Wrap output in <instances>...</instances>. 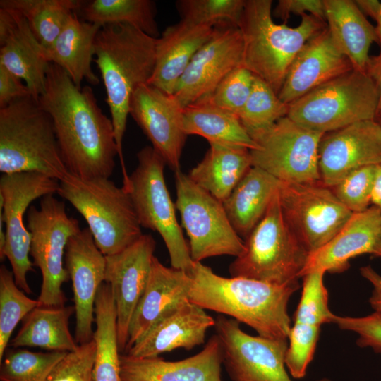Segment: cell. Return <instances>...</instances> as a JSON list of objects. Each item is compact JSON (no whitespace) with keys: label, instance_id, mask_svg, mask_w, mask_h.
<instances>
[{"label":"cell","instance_id":"cell-42","mask_svg":"<svg viewBox=\"0 0 381 381\" xmlns=\"http://www.w3.org/2000/svg\"><path fill=\"white\" fill-rule=\"evenodd\" d=\"M377 165H368L347 174L332 190L352 213L362 212L372 204Z\"/></svg>","mask_w":381,"mask_h":381},{"label":"cell","instance_id":"cell-14","mask_svg":"<svg viewBox=\"0 0 381 381\" xmlns=\"http://www.w3.org/2000/svg\"><path fill=\"white\" fill-rule=\"evenodd\" d=\"M279 198L285 219L309 254L329 241L353 214L321 181H281Z\"/></svg>","mask_w":381,"mask_h":381},{"label":"cell","instance_id":"cell-50","mask_svg":"<svg viewBox=\"0 0 381 381\" xmlns=\"http://www.w3.org/2000/svg\"><path fill=\"white\" fill-rule=\"evenodd\" d=\"M365 73L371 78L377 92V116L381 114V49L378 54L370 56Z\"/></svg>","mask_w":381,"mask_h":381},{"label":"cell","instance_id":"cell-29","mask_svg":"<svg viewBox=\"0 0 381 381\" xmlns=\"http://www.w3.org/2000/svg\"><path fill=\"white\" fill-rule=\"evenodd\" d=\"M101 28L80 19L78 13H73L52 45L43 49L46 60L61 68L78 87H82L83 80L92 85L99 83L91 65L95 39Z\"/></svg>","mask_w":381,"mask_h":381},{"label":"cell","instance_id":"cell-41","mask_svg":"<svg viewBox=\"0 0 381 381\" xmlns=\"http://www.w3.org/2000/svg\"><path fill=\"white\" fill-rule=\"evenodd\" d=\"M324 270H317L303 277L300 301L294 314V322L320 326L332 322L335 315L328 306V292L323 278Z\"/></svg>","mask_w":381,"mask_h":381},{"label":"cell","instance_id":"cell-7","mask_svg":"<svg viewBox=\"0 0 381 381\" xmlns=\"http://www.w3.org/2000/svg\"><path fill=\"white\" fill-rule=\"evenodd\" d=\"M308 255L284 217L278 190L244 241L243 251L230 264L229 272L231 277L289 284L298 282Z\"/></svg>","mask_w":381,"mask_h":381},{"label":"cell","instance_id":"cell-30","mask_svg":"<svg viewBox=\"0 0 381 381\" xmlns=\"http://www.w3.org/2000/svg\"><path fill=\"white\" fill-rule=\"evenodd\" d=\"M280 183L265 171L252 166L223 202L228 217L240 237L246 239L260 221Z\"/></svg>","mask_w":381,"mask_h":381},{"label":"cell","instance_id":"cell-17","mask_svg":"<svg viewBox=\"0 0 381 381\" xmlns=\"http://www.w3.org/2000/svg\"><path fill=\"white\" fill-rule=\"evenodd\" d=\"M129 115L152 143V147L174 172L188 135L184 129L183 107L173 95L148 84L139 85L130 103Z\"/></svg>","mask_w":381,"mask_h":381},{"label":"cell","instance_id":"cell-5","mask_svg":"<svg viewBox=\"0 0 381 381\" xmlns=\"http://www.w3.org/2000/svg\"><path fill=\"white\" fill-rule=\"evenodd\" d=\"M0 171L38 172L59 181L69 173L52 119L32 97L0 109Z\"/></svg>","mask_w":381,"mask_h":381},{"label":"cell","instance_id":"cell-20","mask_svg":"<svg viewBox=\"0 0 381 381\" xmlns=\"http://www.w3.org/2000/svg\"><path fill=\"white\" fill-rule=\"evenodd\" d=\"M64 258L73 291L75 339L78 344H83L94 337L95 301L101 285L105 282L106 256L86 228L68 240Z\"/></svg>","mask_w":381,"mask_h":381},{"label":"cell","instance_id":"cell-51","mask_svg":"<svg viewBox=\"0 0 381 381\" xmlns=\"http://www.w3.org/2000/svg\"><path fill=\"white\" fill-rule=\"evenodd\" d=\"M355 1L365 16H370L374 20H375L380 6V1L377 0H356Z\"/></svg>","mask_w":381,"mask_h":381},{"label":"cell","instance_id":"cell-4","mask_svg":"<svg viewBox=\"0 0 381 381\" xmlns=\"http://www.w3.org/2000/svg\"><path fill=\"white\" fill-rule=\"evenodd\" d=\"M271 0H246L238 25L243 41V66L278 95L293 60L305 44L327 28L309 13L292 28L274 23Z\"/></svg>","mask_w":381,"mask_h":381},{"label":"cell","instance_id":"cell-37","mask_svg":"<svg viewBox=\"0 0 381 381\" xmlns=\"http://www.w3.org/2000/svg\"><path fill=\"white\" fill-rule=\"evenodd\" d=\"M288 113L289 104L267 83L254 75L250 95L238 116L250 137L267 129Z\"/></svg>","mask_w":381,"mask_h":381},{"label":"cell","instance_id":"cell-2","mask_svg":"<svg viewBox=\"0 0 381 381\" xmlns=\"http://www.w3.org/2000/svg\"><path fill=\"white\" fill-rule=\"evenodd\" d=\"M188 300L203 309L233 318L254 329L259 336L288 340L291 296L298 282L274 284L243 277H223L201 262L189 273Z\"/></svg>","mask_w":381,"mask_h":381},{"label":"cell","instance_id":"cell-8","mask_svg":"<svg viewBox=\"0 0 381 381\" xmlns=\"http://www.w3.org/2000/svg\"><path fill=\"white\" fill-rule=\"evenodd\" d=\"M377 104L371 78L365 72L353 69L289 104L287 116L309 130L326 133L376 119Z\"/></svg>","mask_w":381,"mask_h":381},{"label":"cell","instance_id":"cell-19","mask_svg":"<svg viewBox=\"0 0 381 381\" xmlns=\"http://www.w3.org/2000/svg\"><path fill=\"white\" fill-rule=\"evenodd\" d=\"M381 163V127L376 119L356 122L325 133L320 139V181L333 187L352 171Z\"/></svg>","mask_w":381,"mask_h":381},{"label":"cell","instance_id":"cell-46","mask_svg":"<svg viewBox=\"0 0 381 381\" xmlns=\"http://www.w3.org/2000/svg\"><path fill=\"white\" fill-rule=\"evenodd\" d=\"M332 323L340 329L358 335L357 345L371 348L381 353V312L374 311L362 317H347L335 315Z\"/></svg>","mask_w":381,"mask_h":381},{"label":"cell","instance_id":"cell-38","mask_svg":"<svg viewBox=\"0 0 381 381\" xmlns=\"http://www.w3.org/2000/svg\"><path fill=\"white\" fill-rule=\"evenodd\" d=\"M40 305L28 297L16 284L12 271L0 267V362L11 334L20 320Z\"/></svg>","mask_w":381,"mask_h":381},{"label":"cell","instance_id":"cell-16","mask_svg":"<svg viewBox=\"0 0 381 381\" xmlns=\"http://www.w3.org/2000/svg\"><path fill=\"white\" fill-rule=\"evenodd\" d=\"M240 28L229 23L214 26L210 39L196 52L179 80L174 97L182 107L210 95L233 70L243 66Z\"/></svg>","mask_w":381,"mask_h":381},{"label":"cell","instance_id":"cell-11","mask_svg":"<svg viewBox=\"0 0 381 381\" xmlns=\"http://www.w3.org/2000/svg\"><path fill=\"white\" fill-rule=\"evenodd\" d=\"M176 207L189 238L194 262L219 255L238 256L244 241L234 229L223 202L195 184L181 169L174 172Z\"/></svg>","mask_w":381,"mask_h":381},{"label":"cell","instance_id":"cell-23","mask_svg":"<svg viewBox=\"0 0 381 381\" xmlns=\"http://www.w3.org/2000/svg\"><path fill=\"white\" fill-rule=\"evenodd\" d=\"M223 364L219 340L212 336L204 349L180 361H166L157 356L138 358L120 355L121 381H222Z\"/></svg>","mask_w":381,"mask_h":381},{"label":"cell","instance_id":"cell-24","mask_svg":"<svg viewBox=\"0 0 381 381\" xmlns=\"http://www.w3.org/2000/svg\"><path fill=\"white\" fill-rule=\"evenodd\" d=\"M190 284L188 272L167 267L154 256L145 290L131 321L126 351L162 318L188 300Z\"/></svg>","mask_w":381,"mask_h":381},{"label":"cell","instance_id":"cell-25","mask_svg":"<svg viewBox=\"0 0 381 381\" xmlns=\"http://www.w3.org/2000/svg\"><path fill=\"white\" fill-rule=\"evenodd\" d=\"M215 320L205 309L187 300L157 322L126 354L138 358L159 356L182 348L191 350L205 342Z\"/></svg>","mask_w":381,"mask_h":381},{"label":"cell","instance_id":"cell-53","mask_svg":"<svg viewBox=\"0 0 381 381\" xmlns=\"http://www.w3.org/2000/svg\"><path fill=\"white\" fill-rule=\"evenodd\" d=\"M375 21L376 22V25L375 27L376 34L377 37V44L381 47V2H380V6L379 8L378 13H377V15Z\"/></svg>","mask_w":381,"mask_h":381},{"label":"cell","instance_id":"cell-55","mask_svg":"<svg viewBox=\"0 0 381 381\" xmlns=\"http://www.w3.org/2000/svg\"><path fill=\"white\" fill-rule=\"evenodd\" d=\"M376 121L378 122V123L380 124L381 127V114L376 117Z\"/></svg>","mask_w":381,"mask_h":381},{"label":"cell","instance_id":"cell-6","mask_svg":"<svg viewBox=\"0 0 381 381\" xmlns=\"http://www.w3.org/2000/svg\"><path fill=\"white\" fill-rule=\"evenodd\" d=\"M57 193L83 217L105 256L123 250L143 235L129 193L109 178L84 179L68 173L59 181Z\"/></svg>","mask_w":381,"mask_h":381},{"label":"cell","instance_id":"cell-47","mask_svg":"<svg viewBox=\"0 0 381 381\" xmlns=\"http://www.w3.org/2000/svg\"><path fill=\"white\" fill-rule=\"evenodd\" d=\"M309 13L325 21L323 0H279L274 10L276 17L286 21L291 14Z\"/></svg>","mask_w":381,"mask_h":381},{"label":"cell","instance_id":"cell-33","mask_svg":"<svg viewBox=\"0 0 381 381\" xmlns=\"http://www.w3.org/2000/svg\"><path fill=\"white\" fill-rule=\"evenodd\" d=\"M183 123L186 134L205 138L210 145L257 147L239 118L214 105L207 97L183 108Z\"/></svg>","mask_w":381,"mask_h":381},{"label":"cell","instance_id":"cell-27","mask_svg":"<svg viewBox=\"0 0 381 381\" xmlns=\"http://www.w3.org/2000/svg\"><path fill=\"white\" fill-rule=\"evenodd\" d=\"M214 26L181 20L167 27L156 40L155 68L148 84L173 95L194 55L212 36Z\"/></svg>","mask_w":381,"mask_h":381},{"label":"cell","instance_id":"cell-28","mask_svg":"<svg viewBox=\"0 0 381 381\" xmlns=\"http://www.w3.org/2000/svg\"><path fill=\"white\" fill-rule=\"evenodd\" d=\"M325 22L337 50L353 69L365 72L373 42L377 43L375 27L366 18L355 1L323 0Z\"/></svg>","mask_w":381,"mask_h":381},{"label":"cell","instance_id":"cell-56","mask_svg":"<svg viewBox=\"0 0 381 381\" xmlns=\"http://www.w3.org/2000/svg\"><path fill=\"white\" fill-rule=\"evenodd\" d=\"M316 381H331V380L329 379H328V378L325 377V378L319 379V380H318Z\"/></svg>","mask_w":381,"mask_h":381},{"label":"cell","instance_id":"cell-48","mask_svg":"<svg viewBox=\"0 0 381 381\" xmlns=\"http://www.w3.org/2000/svg\"><path fill=\"white\" fill-rule=\"evenodd\" d=\"M28 97L32 96L25 83L0 64V109Z\"/></svg>","mask_w":381,"mask_h":381},{"label":"cell","instance_id":"cell-35","mask_svg":"<svg viewBox=\"0 0 381 381\" xmlns=\"http://www.w3.org/2000/svg\"><path fill=\"white\" fill-rule=\"evenodd\" d=\"M83 4L79 0H1L0 8L20 12L42 49H47Z\"/></svg>","mask_w":381,"mask_h":381},{"label":"cell","instance_id":"cell-44","mask_svg":"<svg viewBox=\"0 0 381 381\" xmlns=\"http://www.w3.org/2000/svg\"><path fill=\"white\" fill-rule=\"evenodd\" d=\"M254 75L243 66H239L206 97L217 107L238 117L250 95Z\"/></svg>","mask_w":381,"mask_h":381},{"label":"cell","instance_id":"cell-15","mask_svg":"<svg viewBox=\"0 0 381 381\" xmlns=\"http://www.w3.org/2000/svg\"><path fill=\"white\" fill-rule=\"evenodd\" d=\"M215 331L223 365L233 381H292L285 365L288 340L251 336L240 322L219 315Z\"/></svg>","mask_w":381,"mask_h":381},{"label":"cell","instance_id":"cell-31","mask_svg":"<svg viewBox=\"0 0 381 381\" xmlns=\"http://www.w3.org/2000/svg\"><path fill=\"white\" fill-rule=\"evenodd\" d=\"M251 167L250 150L212 144L188 176L223 202Z\"/></svg>","mask_w":381,"mask_h":381},{"label":"cell","instance_id":"cell-36","mask_svg":"<svg viewBox=\"0 0 381 381\" xmlns=\"http://www.w3.org/2000/svg\"><path fill=\"white\" fill-rule=\"evenodd\" d=\"M156 3L151 0H92L83 1L78 12L83 20L101 26L130 25L146 35L160 36L156 21Z\"/></svg>","mask_w":381,"mask_h":381},{"label":"cell","instance_id":"cell-52","mask_svg":"<svg viewBox=\"0 0 381 381\" xmlns=\"http://www.w3.org/2000/svg\"><path fill=\"white\" fill-rule=\"evenodd\" d=\"M371 203L381 210V163L376 167V176Z\"/></svg>","mask_w":381,"mask_h":381},{"label":"cell","instance_id":"cell-21","mask_svg":"<svg viewBox=\"0 0 381 381\" xmlns=\"http://www.w3.org/2000/svg\"><path fill=\"white\" fill-rule=\"evenodd\" d=\"M353 69L349 59L335 47L327 27L312 37L297 54L278 96L289 104Z\"/></svg>","mask_w":381,"mask_h":381},{"label":"cell","instance_id":"cell-26","mask_svg":"<svg viewBox=\"0 0 381 381\" xmlns=\"http://www.w3.org/2000/svg\"><path fill=\"white\" fill-rule=\"evenodd\" d=\"M380 229V208L372 205L362 212L353 213L329 241L308 255L300 277L317 270L331 273L346 270L351 259L372 253Z\"/></svg>","mask_w":381,"mask_h":381},{"label":"cell","instance_id":"cell-39","mask_svg":"<svg viewBox=\"0 0 381 381\" xmlns=\"http://www.w3.org/2000/svg\"><path fill=\"white\" fill-rule=\"evenodd\" d=\"M67 352H34L20 348L5 352L1 381H46L54 365Z\"/></svg>","mask_w":381,"mask_h":381},{"label":"cell","instance_id":"cell-18","mask_svg":"<svg viewBox=\"0 0 381 381\" xmlns=\"http://www.w3.org/2000/svg\"><path fill=\"white\" fill-rule=\"evenodd\" d=\"M155 248L154 238L143 234L123 250L106 256L105 282L115 302L120 351H126L131 321L145 290Z\"/></svg>","mask_w":381,"mask_h":381},{"label":"cell","instance_id":"cell-43","mask_svg":"<svg viewBox=\"0 0 381 381\" xmlns=\"http://www.w3.org/2000/svg\"><path fill=\"white\" fill-rule=\"evenodd\" d=\"M320 327L294 322L288 336L285 365L289 373L295 379L305 377L313 360Z\"/></svg>","mask_w":381,"mask_h":381},{"label":"cell","instance_id":"cell-3","mask_svg":"<svg viewBox=\"0 0 381 381\" xmlns=\"http://www.w3.org/2000/svg\"><path fill=\"white\" fill-rule=\"evenodd\" d=\"M157 38L123 23L102 26L95 42L94 61L105 87L118 157L121 166L123 185L129 182L123 153L130 103L135 89L148 83L155 64Z\"/></svg>","mask_w":381,"mask_h":381},{"label":"cell","instance_id":"cell-10","mask_svg":"<svg viewBox=\"0 0 381 381\" xmlns=\"http://www.w3.org/2000/svg\"><path fill=\"white\" fill-rule=\"evenodd\" d=\"M28 229L31 234L30 255L42 274L40 305L64 306L61 287L70 277L63 259L68 240L81 230L79 222L68 215L64 202L51 194L42 197L39 208L30 207Z\"/></svg>","mask_w":381,"mask_h":381},{"label":"cell","instance_id":"cell-40","mask_svg":"<svg viewBox=\"0 0 381 381\" xmlns=\"http://www.w3.org/2000/svg\"><path fill=\"white\" fill-rule=\"evenodd\" d=\"M245 4L246 0H179L176 5L181 20L212 25L229 23L238 27Z\"/></svg>","mask_w":381,"mask_h":381},{"label":"cell","instance_id":"cell-12","mask_svg":"<svg viewBox=\"0 0 381 381\" xmlns=\"http://www.w3.org/2000/svg\"><path fill=\"white\" fill-rule=\"evenodd\" d=\"M324 134L282 118L251 136L257 145L250 150L252 166L284 183L320 181L318 151Z\"/></svg>","mask_w":381,"mask_h":381},{"label":"cell","instance_id":"cell-32","mask_svg":"<svg viewBox=\"0 0 381 381\" xmlns=\"http://www.w3.org/2000/svg\"><path fill=\"white\" fill-rule=\"evenodd\" d=\"M74 306L39 305L23 320L21 328L11 341L13 348L40 347L49 351L69 352L79 344L71 334L68 322Z\"/></svg>","mask_w":381,"mask_h":381},{"label":"cell","instance_id":"cell-54","mask_svg":"<svg viewBox=\"0 0 381 381\" xmlns=\"http://www.w3.org/2000/svg\"><path fill=\"white\" fill-rule=\"evenodd\" d=\"M371 255L381 260V229L377 237L373 252Z\"/></svg>","mask_w":381,"mask_h":381},{"label":"cell","instance_id":"cell-9","mask_svg":"<svg viewBox=\"0 0 381 381\" xmlns=\"http://www.w3.org/2000/svg\"><path fill=\"white\" fill-rule=\"evenodd\" d=\"M137 159V167L129 175L128 185L124 189L131 196L140 226L159 233L172 267L190 273L195 262L165 183L166 162L152 146L142 148Z\"/></svg>","mask_w":381,"mask_h":381},{"label":"cell","instance_id":"cell-49","mask_svg":"<svg viewBox=\"0 0 381 381\" xmlns=\"http://www.w3.org/2000/svg\"><path fill=\"white\" fill-rule=\"evenodd\" d=\"M361 276L368 280L373 286L369 303L375 311L381 312V275L370 265L360 268Z\"/></svg>","mask_w":381,"mask_h":381},{"label":"cell","instance_id":"cell-13","mask_svg":"<svg viewBox=\"0 0 381 381\" xmlns=\"http://www.w3.org/2000/svg\"><path fill=\"white\" fill-rule=\"evenodd\" d=\"M59 181L38 172L3 174L0 178V217L6 225V243L1 260L7 258L17 286L32 293L27 274L33 271L29 258L31 234L23 217L35 199L57 193Z\"/></svg>","mask_w":381,"mask_h":381},{"label":"cell","instance_id":"cell-45","mask_svg":"<svg viewBox=\"0 0 381 381\" xmlns=\"http://www.w3.org/2000/svg\"><path fill=\"white\" fill-rule=\"evenodd\" d=\"M97 345L94 338L66 353L54 365L46 381H94Z\"/></svg>","mask_w":381,"mask_h":381},{"label":"cell","instance_id":"cell-34","mask_svg":"<svg viewBox=\"0 0 381 381\" xmlns=\"http://www.w3.org/2000/svg\"><path fill=\"white\" fill-rule=\"evenodd\" d=\"M97 345L94 381H121L117 337V314L110 285L104 282L97 293L95 307Z\"/></svg>","mask_w":381,"mask_h":381},{"label":"cell","instance_id":"cell-1","mask_svg":"<svg viewBox=\"0 0 381 381\" xmlns=\"http://www.w3.org/2000/svg\"><path fill=\"white\" fill-rule=\"evenodd\" d=\"M38 102L52 119L68 172L84 179L109 178L118 156L114 127L91 87H77L61 68L49 63Z\"/></svg>","mask_w":381,"mask_h":381},{"label":"cell","instance_id":"cell-22","mask_svg":"<svg viewBox=\"0 0 381 381\" xmlns=\"http://www.w3.org/2000/svg\"><path fill=\"white\" fill-rule=\"evenodd\" d=\"M0 64L24 81L38 101L49 63L26 19L16 10L0 8Z\"/></svg>","mask_w":381,"mask_h":381}]
</instances>
